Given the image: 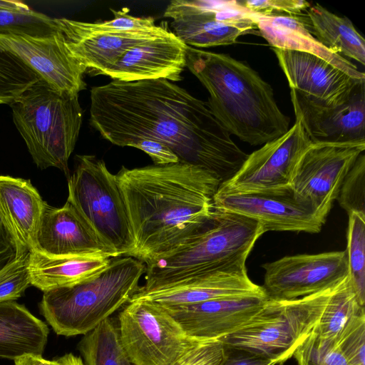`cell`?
Segmentation results:
<instances>
[{
    "label": "cell",
    "mask_w": 365,
    "mask_h": 365,
    "mask_svg": "<svg viewBox=\"0 0 365 365\" xmlns=\"http://www.w3.org/2000/svg\"><path fill=\"white\" fill-rule=\"evenodd\" d=\"M90 99L89 123L103 138L120 147L145 138L160 141L180 163L210 171L221 184L248 156L206 102L168 80H113L93 87Z\"/></svg>",
    "instance_id": "obj_1"
},
{
    "label": "cell",
    "mask_w": 365,
    "mask_h": 365,
    "mask_svg": "<svg viewBox=\"0 0 365 365\" xmlns=\"http://www.w3.org/2000/svg\"><path fill=\"white\" fill-rule=\"evenodd\" d=\"M134 237L131 256L144 264L199 233L213 211L221 182L182 163L148 165L115 174Z\"/></svg>",
    "instance_id": "obj_2"
},
{
    "label": "cell",
    "mask_w": 365,
    "mask_h": 365,
    "mask_svg": "<svg viewBox=\"0 0 365 365\" xmlns=\"http://www.w3.org/2000/svg\"><path fill=\"white\" fill-rule=\"evenodd\" d=\"M185 67L208 91L207 106L230 135L261 145L289 130L272 86L246 62L186 46Z\"/></svg>",
    "instance_id": "obj_3"
},
{
    "label": "cell",
    "mask_w": 365,
    "mask_h": 365,
    "mask_svg": "<svg viewBox=\"0 0 365 365\" xmlns=\"http://www.w3.org/2000/svg\"><path fill=\"white\" fill-rule=\"evenodd\" d=\"M264 232L254 220L214 208L211 218L199 233L145 264V284L138 292L246 262Z\"/></svg>",
    "instance_id": "obj_4"
},
{
    "label": "cell",
    "mask_w": 365,
    "mask_h": 365,
    "mask_svg": "<svg viewBox=\"0 0 365 365\" xmlns=\"http://www.w3.org/2000/svg\"><path fill=\"white\" fill-rule=\"evenodd\" d=\"M145 272V264L135 258H112L85 280L43 292L41 314L57 334L83 336L131 300Z\"/></svg>",
    "instance_id": "obj_5"
},
{
    "label": "cell",
    "mask_w": 365,
    "mask_h": 365,
    "mask_svg": "<svg viewBox=\"0 0 365 365\" xmlns=\"http://www.w3.org/2000/svg\"><path fill=\"white\" fill-rule=\"evenodd\" d=\"M9 106L36 166L58 168L68 178V159L83 122L78 95L61 92L40 78Z\"/></svg>",
    "instance_id": "obj_6"
},
{
    "label": "cell",
    "mask_w": 365,
    "mask_h": 365,
    "mask_svg": "<svg viewBox=\"0 0 365 365\" xmlns=\"http://www.w3.org/2000/svg\"><path fill=\"white\" fill-rule=\"evenodd\" d=\"M336 287L295 299H268L247 324L219 341L282 365L312 333Z\"/></svg>",
    "instance_id": "obj_7"
},
{
    "label": "cell",
    "mask_w": 365,
    "mask_h": 365,
    "mask_svg": "<svg viewBox=\"0 0 365 365\" xmlns=\"http://www.w3.org/2000/svg\"><path fill=\"white\" fill-rule=\"evenodd\" d=\"M67 201L118 257H130L135 241L116 175L93 155H76Z\"/></svg>",
    "instance_id": "obj_8"
},
{
    "label": "cell",
    "mask_w": 365,
    "mask_h": 365,
    "mask_svg": "<svg viewBox=\"0 0 365 365\" xmlns=\"http://www.w3.org/2000/svg\"><path fill=\"white\" fill-rule=\"evenodd\" d=\"M120 343L133 365H170L200 340L155 302L130 300L118 314Z\"/></svg>",
    "instance_id": "obj_9"
},
{
    "label": "cell",
    "mask_w": 365,
    "mask_h": 365,
    "mask_svg": "<svg viewBox=\"0 0 365 365\" xmlns=\"http://www.w3.org/2000/svg\"><path fill=\"white\" fill-rule=\"evenodd\" d=\"M163 16L185 45L209 48L233 44L257 28V14L236 0H173Z\"/></svg>",
    "instance_id": "obj_10"
},
{
    "label": "cell",
    "mask_w": 365,
    "mask_h": 365,
    "mask_svg": "<svg viewBox=\"0 0 365 365\" xmlns=\"http://www.w3.org/2000/svg\"><path fill=\"white\" fill-rule=\"evenodd\" d=\"M364 150L365 141L312 143L294 169L290 185L294 195L325 222L346 175Z\"/></svg>",
    "instance_id": "obj_11"
},
{
    "label": "cell",
    "mask_w": 365,
    "mask_h": 365,
    "mask_svg": "<svg viewBox=\"0 0 365 365\" xmlns=\"http://www.w3.org/2000/svg\"><path fill=\"white\" fill-rule=\"evenodd\" d=\"M269 299L291 300L338 285L349 274L346 251L287 256L262 265Z\"/></svg>",
    "instance_id": "obj_12"
},
{
    "label": "cell",
    "mask_w": 365,
    "mask_h": 365,
    "mask_svg": "<svg viewBox=\"0 0 365 365\" xmlns=\"http://www.w3.org/2000/svg\"><path fill=\"white\" fill-rule=\"evenodd\" d=\"M312 143L300 122L281 137L248 155L240 169L217 192L246 193L290 187L297 161Z\"/></svg>",
    "instance_id": "obj_13"
},
{
    "label": "cell",
    "mask_w": 365,
    "mask_h": 365,
    "mask_svg": "<svg viewBox=\"0 0 365 365\" xmlns=\"http://www.w3.org/2000/svg\"><path fill=\"white\" fill-rule=\"evenodd\" d=\"M213 207L259 222L267 231L319 232L325 223L313 208L298 199L291 187L246 193L216 192Z\"/></svg>",
    "instance_id": "obj_14"
},
{
    "label": "cell",
    "mask_w": 365,
    "mask_h": 365,
    "mask_svg": "<svg viewBox=\"0 0 365 365\" xmlns=\"http://www.w3.org/2000/svg\"><path fill=\"white\" fill-rule=\"evenodd\" d=\"M0 48L19 57L61 92L78 95L86 88L83 76L87 69L71 54L58 29L45 36L0 34Z\"/></svg>",
    "instance_id": "obj_15"
},
{
    "label": "cell",
    "mask_w": 365,
    "mask_h": 365,
    "mask_svg": "<svg viewBox=\"0 0 365 365\" xmlns=\"http://www.w3.org/2000/svg\"><path fill=\"white\" fill-rule=\"evenodd\" d=\"M290 89L309 102L334 106L346 102L365 81L356 80L304 52L273 48Z\"/></svg>",
    "instance_id": "obj_16"
},
{
    "label": "cell",
    "mask_w": 365,
    "mask_h": 365,
    "mask_svg": "<svg viewBox=\"0 0 365 365\" xmlns=\"http://www.w3.org/2000/svg\"><path fill=\"white\" fill-rule=\"evenodd\" d=\"M267 300V295H251L162 306L189 336L200 341H219L247 324Z\"/></svg>",
    "instance_id": "obj_17"
},
{
    "label": "cell",
    "mask_w": 365,
    "mask_h": 365,
    "mask_svg": "<svg viewBox=\"0 0 365 365\" xmlns=\"http://www.w3.org/2000/svg\"><path fill=\"white\" fill-rule=\"evenodd\" d=\"M251 295H266L249 278L245 262L200 274L155 289L137 292L132 299H145L163 306Z\"/></svg>",
    "instance_id": "obj_18"
},
{
    "label": "cell",
    "mask_w": 365,
    "mask_h": 365,
    "mask_svg": "<svg viewBox=\"0 0 365 365\" xmlns=\"http://www.w3.org/2000/svg\"><path fill=\"white\" fill-rule=\"evenodd\" d=\"M295 119L312 143L365 141V84L345 103L325 106L308 101L290 89Z\"/></svg>",
    "instance_id": "obj_19"
},
{
    "label": "cell",
    "mask_w": 365,
    "mask_h": 365,
    "mask_svg": "<svg viewBox=\"0 0 365 365\" xmlns=\"http://www.w3.org/2000/svg\"><path fill=\"white\" fill-rule=\"evenodd\" d=\"M34 250L51 256L118 257L68 201L61 207L46 203Z\"/></svg>",
    "instance_id": "obj_20"
},
{
    "label": "cell",
    "mask_w": 365,
    "mask_h": 365,
    "mask_svg": "<svg viewBox=\"0 0 365 365\" xmlns=\"http://www.w3.org/2000/svg\"><path fill=\"white\" fill-rule=\"evenodd\" d=\"M186 46L173 32L132 47L99 75L133 82L166 79L178 81L185 67Z\"/></svg>",
    "instance_id": "obj_21"
},
{
    "label": "cell",
    "mask_w": 365,
    "mask_h": 365,
    "mask_svg": "<svg viewBox=\"0 0 365 365\" xmlns=\"http://www.w3.org/2000/svg\"><path fill=\"white\" fill-rule=\"evenodd\" d=\"M257 28L273 48L307 53L316 56L351 78L365 81V75L345 57L322 44L298 16L257 14Z\"/></svg>",
    "instance_id": "obj_22"
},
{
    "label": "cell",
    "mask_w": 365,
    "mask_h": 365,
    "mask_svg": "<svg viewBox=\"0 0 365 365\" xmlns=\"http://www.w3.org/2000/svg\"><path fill=\"white\" fill-rule=\"evenodd\" d=\"M170 31L163 25L124 32L95 34L66 38L71 54L94 75L113 65L128 49L144 42L165 36Z\"/></svg>",
    "instance_id": "obj_23"
},
{
    "label": "cell",
    "mask_w": 365,
    "mask_h": 365,
    "mask_svg": "<svg viewBox=\"0 0 365 365\" xmlns=\"http://www.w3.org/2000/svg\"><path fill=\"white\" fill-rule=\"evenodd\" d=\"M46 203L30 180L0 175V217L30 251Z\"/></svg>",
    "instance_id": "obj_24"
},
{
    "label": "cell",
    "mask_w": 365,
    "mask_h": 365,
    "mask_svg": "<svg viewBox=\"0 0 365 365\" xmlns=\"http://www.w3.org/2000/svg\"><path fill=\"white\" fill-rule=\"evenodd\" d=\"M48 331L24 306L0 302V357L15 361L27 355L41 356Z\"/></svg>",
    "instance_id": "obj_25"
},
{
    "label": "cell",
    "mask_w": 365,
    "mask_h": 365,
    "mask_svg": "<svg viewBox=\"0 0 365 365\" xmlns=\"http://www.w3.org/2000/svg\"><path fill=\"white\" fill-rule=\"evenodd\" d=\"M111 259L51 256L37 250L30 251L31 285L43 292L73 285L104 269Z\"/></svg>",
    "instance_id": "obj_26"
},
{
    "label": "cell",
    "mask_w": 365,
    "mask_h": 365,
    "mask_svg": "<svg viewBox=\"0 0 365 365\" xmlns=\"http://www.w3.org/2000/svg\"><path fill=\"white\" fill-rule=\"evenodd\" d=\"M298 17L325 47L364 65L365 40L347 17L339 16L318 4Z\"/></svg>",
    "instance_id": "obj_27"
},
{
    "label": "cell",
    "mask_w": 365,
    "mask_h": 365,
    "mask_svg": "<svg viewBox=\"0 0 365 365\" xmlns=\"http://www.w3.org/2000/svg\"><path fill=\"white\" fill-rule=\"evenodd\" d=\"M77 347L84 365H133L120 343L118 326L110 318L83 335Z\"/></svg>",
    "instance_id": "obj_28"
},
{
    "label": "cell",
    "mask_w": 365,
    "mask_h": 365,
    "mask_svg": "<svg viewBox=\"0 0 365 365\" xmlns=\"http://www.w3.org/2000/svg\"><path fill=\"white\" fill-rule=\"evenodd\" d=\"M365 313L351 284L349 275L335 288L314 329L319 336L336 339L355 317Z\"/></svg>",
    "instance_id": "obj_29"
},
{
    "label": "cell",
    "mask_w": 365,
    "mask_h": 365,
    "mask_svg": "<svg viewBox=\"0 0 365 365\" xmlns=\"http://www.w3.org/2000/svg\"><path fill=\"white\" fill-rule=\"evenodd\" d=\"M111 11L114 15L113 19L104 21L84 22L66 18H54V21L66 38L150 29L156 26L153 17L134 16L128 14V10L123 9Z\"/></svg>",
    "instance_id": "obj_30"
},
{
    "label": "cell",
    "mask_w": 365,
    "mask_h": 365,
    "mask_svg": "<svg viewBox=\"0 0 365 365\" xmlns=\"http://www.w3.org/2000/svg\"><path fill=\"white\" fill-rule=\"evenodd\" d=\"M349 215L346 258L349 278L360 304L365 303V215Z\"/></svg>",
    "instance_id": "obj_31"
},
{
    "label": "cell",
    "mask_w": 365,
    "mask_h": 365,
    "mask_svg": "<svg viewBox=\"0 0 365 365\" xmlns=\"http://www.w3.org/2000/svg\"><path fill=\"white\" fill-rule=\"evenodd\" d=\"M39 78L19 57L0 48V105H10Z\"/></svg>",
    "instance_id": "obj_32"
},
{
    "label": "cell",
    "mask_w": 365,
    "mask_h": 365,
    "mask_svg": "<svg viewBox=\"0 0 365 365\" xmlns=\"http://www.w3.org/2000/svg\"><path fill=\"white\" fill-rule=\"evenodd\" d=\"M56 30L54 18L43 14L0 9V34L45 36Z\"/></svg>",
    "instance_id": "obj_33"
},
{
    "label": "cell",
    "mask_w": 365,
    "mask_h": 365,
    "mask_svg": "<svg viewBox=\"0 0 365 365\" xmlns=\"http://www.w3.org/2000/svg\"><path fill=\"white\" fill-rule=\"evenodd\" d=\"M293 357L298 365H349L336 339L314 331L298 346Z\"/></svg>",
    "instance_id": "obj_34"
},
{
    "label": "cell",
    "mask_w": 365,
    "mask_h": 365,
    "mask_svg": "<svg viewBox=\"0 0 365 365\" xmlns=\"http://www.w3.org/2000/svg\"><path fill=\"white\" fill-rule=\"evenodd\" d=\"M340 206L349 214L365 215V155L361 153L346 175L338 195Z\"/></svg>",
    "instance_id": "obj_35"
},
{
    "label": "cell",
    "mask_w": 365,
    "mask_h": 365,
    "mask_svg": "<svg viewBox=\"0 0 365 365\" xmlns=\"http://www.w3.org/2000/svg\"><path fill=\"white\" fill-rule=\"evenodd\" d=\"M30 252L0 272V302L19 298L31 285Z\"/></svg>",
    "instance_id": "obj_36"
},
{
    "label": "cell",
    "mask_w": 365,
    "mask_h": 365,
    "mask_svg": "<svg viewBox=\"0 0 365 365\" xmlns=\"http://www.w3.org/2000/svg\"><path fill=\"white\" fill-rule=\"evenodd\" d=\"M336 341L349 365H365V313L352 319Z\"/></svg>",
    "instance_id": "obj_37"
},
{
    "label": "cell",
    "mask_w": 365,
    "mask_h": 365,
    "mask_svg": "<svg viewBox=\"0 0 365 365\" xmlns=\"http://www.w3.org/2000/svg\"><path fill=\"white\" fill-rule=\"evenodd\" d=\"M225 347L220 341H200L170 365H219Z\"/></svg>",
    "instance_id": "obj_38"
},
{
    "label": "cell",
    "mask_w": 365,
    "mask_h": 365,
    "mask_svg": "<svg viewBox=\"0 0 365 365\" xmlns=\"http://www.w3.org/2000/svg\"><path fill=\"white\" fill-rule=\"evenodd\" d=\"M241 2L250 11L261 15L299 16L311 6L304 0H247Z\"/></svg>",
    "instance_id": "obj_39"
},
{
    "label": "cell",
    "mask_w": 365,
    "mask_h": 365,
    "mask_svg": "<svg viewBox=\"0 0 365 365\" xmlns=\"http://www.w3.org/2000/svg\"><path fill=\"white\" fill-rule=\"evenodd\" d=\"M29 252L0 217V272Z\"/></svg>",
    "instance_id": "obj_40"
},
{
    "label": "cell",
    "mask_w": 365,
    "mask_h": 365,
    "mask_svg": "<svg viewBox=\"0 0 365 365\" xmlns=\"http://www.w3.org/2000/svg\"><path fill=\"white\" fill-rule=\"evenodd\" d=\"M133 148L143 150L153 160L154 165H163L179 162L178 156L165 144L153 139H141Z\"/></svg>",
    "instance_id": "obj_41"
},
{
    "label": "cell",
    "mask_w": 365,
    "mask_h": 365,
    "mask_svg": "<svg viewBox=\"0 0 365 365\" xmlns=\"http://www.w3.org/2000/svg\"><path fill=\"white\" fill-rule=\"evenodd\" d=\"M219 365H281L259 355L225 347L224 358Z\"/></svg>",
    "instance_id": "obj_42"
},
{
    "label": "cell",
    "mask_w": 365,
    "mask_h": 365,
    "mask_svg": "<svg viewBox=\"0 0 365 365\" xmlns=\"http://www.w3.org/2000/svg\"><path fill=\"white\" fill-rule=\"evenodd\" d=\"M15 365H60L57 360L50 361L41 356L27 355L14 361Z\"/></svg>",
    "instance_id": "obj_43"
},
{
    "label": "cell",
    "mask_w": 365,
    "mask_h": 365,
    "mask_svg": "<svg viewBox=\"0 0 365 365\" xmlns=\"http://www.w3.org/2000/svg\"><path fill=\"white\" fill-rule=\"evenodd\" d=\"M0 9L25 12L31 11L29 6L23 1L12 0H0Z\"/></svg>",
    "instance_id": "obj_44"
},
{
    "label": "cell",
    "mask_w": 365,
    "mask_h": 365,
    "mask_svg": "<svg viewBox=\"0 0 365 365\" xmlns=\"http://www.w3.org/2000/svg\"><path fill=\"white\" fill-rule=\"evenodd\" d=\"M56 360L60 365H84L82 359L73 354H66Z\"/></svg>",
    "instance_id": "obj_45"
}]
</instances>
